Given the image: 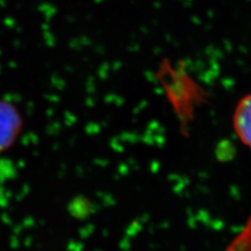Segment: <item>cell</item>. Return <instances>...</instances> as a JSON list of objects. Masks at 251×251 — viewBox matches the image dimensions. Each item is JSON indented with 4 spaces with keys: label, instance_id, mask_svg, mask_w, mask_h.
<instances>
[{
    "label": "cell",
    "instance_id": "2",
    "mask_svg": "<svg viewBox=\"0 0 251 251\" xmlns=\"http://www.w3.org/2000/svg\"><path fill=\"white\" fill-rule=\"evenodd\" d=\"M232 126L241 143L251 149V93L243 97L235 106Z\"/></svg>",
    "mask_w": 251,
    "mask_h": 251
},
{
    "label": "cell",
    "instance_id": "1",
    "mask_svg": "<svg viewBox=\"0 0 251 251\" xmlns=\"http://www.w3.org/2000/svg\"><path fill=\"white\" fill-rule=\"evenodd\" d=\"M23 130V119L18 108L11 101L0 99V154L16 144Z\"/></svg>",
    "mask_w": 251,
    "mask_h": 251
}]
</instances>
